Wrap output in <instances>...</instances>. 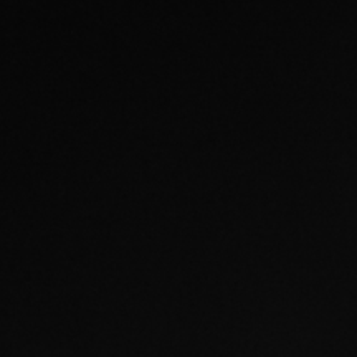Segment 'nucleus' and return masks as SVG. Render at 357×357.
Segmentation results:
<instances>
[]
</instances>
